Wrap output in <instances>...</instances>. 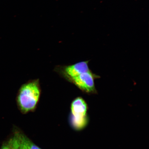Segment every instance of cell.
I'll return each mask as SVG.
<instances>
[{
	"label": "cell",
	"mask_w": 149,
	"mask_h": 149,
	"mask_svg": "<svg viewBox=\"0 0 149 149\" xmlns=\"http://www.w3.org/2000/svg\"><path fill=\"white\" fill-rule=\"evenodd\" d=\"M95 77L90 70L81 74L71 79L74 84L86 93H91L95 91L94 84Z\"/></svg>",
	"instance_id": "3957f363"
},
{
	"label": "cell",
	"mask_w": 149,
	"mask_h": 149,
	"mask_svg": "<svg viewBox=\"0 0 149 149\" xmlns=\"http://www.w3.org/2000/svg\"><path fill=\"white\" fill-rule=\"evenodd\" d=\"M0 149H20L19 132H15L12 136L3 143Z\"/></svg>",
	"instance_id": "5b68a950"
},
{
	"label": "cell",
	"mask_w": 149,
	"mask_h": 149,
	"mask_svg": "<svg viewBox=\"0 0 149 149\" xmlns=\"http://www.w3.org/2000/svg\"><path fill=\"white\" fill-rule=\"evenodd\" d=\"M89 71L88 61L76 63L66 67L65 69V74L71 79Z\"/></svg>",
	"instance_id": "277c9868"
},
{
	"label": "cell",
	"mask_w": 149,
	"mask_h": 149,
	"mask_svg": "<svg viewBox=\"0 0 149 149\" xmlns=\"http://www.w3.org/2000/svg\"><path fill=\"white\" fill-rule=\"evenodd\" d=\"M40 92L38 81H31L22 86L17 97V103L22 112L27 113L35 109L40 98Z\"/></svg>",
	"instance_id": "6da1fadb"
},
{
	"label": "cell",
	"mask_w": 149,
	"mask_h": 149,
	"mask_svg": "<svg viewBox=\"0 0 149 149\" xmlns=\"http://www.w3.org/2000/svg\"><path fill=\"white\" fill-rule=\"evenodd\" d=\"M20 149H41L35 145L26 136L19 132Z\"/></svg>",
	"instance_id": "8992f818"
},
{
	"label": "cell",
	"mask_w": 149,
	"mask_h": 149,
	"mask_svg": "<svg viewBox=\"0 0 149 149\" xmlns=\"http://www.w3.org/2000/svg\"><path fill=\"white\" fill-rule=\"evenodd\" d=\"M87 104L82 98L78 97L72 102L71 107V122L75 129H82L87 124Z\"/></svg>",
	"instance_id": "7a4b0ae2"
}]
</instances>
